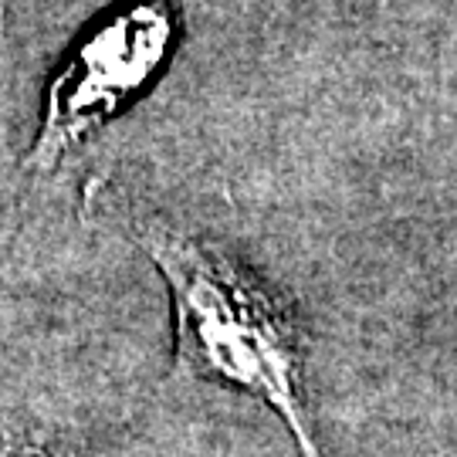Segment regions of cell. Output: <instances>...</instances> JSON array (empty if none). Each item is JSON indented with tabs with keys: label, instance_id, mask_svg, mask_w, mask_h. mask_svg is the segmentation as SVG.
Instances as JSON below:
<instances>
[{
	"label": "cell",
	"instance_id": "1",
	"mask_svg": "<svg viewBox=\"0 0 457 457\" xmlns=\"http://www.w3.org/2000/svg\"><path fill=\"white\" fill-rule=\"evenodd\" d=\"M136 237L173 295L183 370L262 400L292 430L298 454L322 457L312 441L302 339L288 312L241 264L187 230L139 220Z\"/></svg>",
	"mask_w": 457,
	"mask_h": 457
},
{
	"label": "cell",
	"instance_id": "2",
	"mask_svg": "<svg viewBox=\"0 0 457 457\" xmlns=\"http://www.w3.org/2000/svg\"><path fill=\"white\" fill-rule=\"evenodd\" d=\"M183 31V0H126L98 21L54 71L28 149L51 173L156 82Z\"/></svg>",
	"mask_w": 457,
	"mask_h": 457
}]
</instances>
